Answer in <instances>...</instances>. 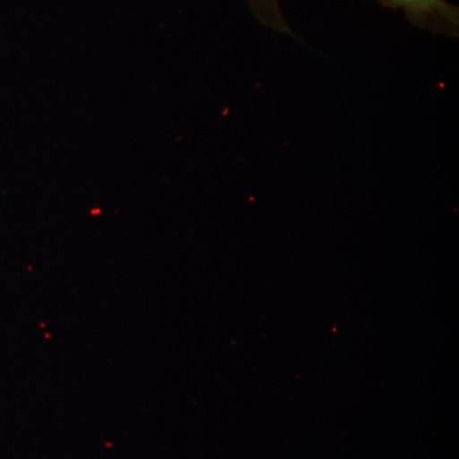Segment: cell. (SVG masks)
I'll list each match as a JSON object with an SVG mask.
<instances>
[{
    "mask_svg": "<svg viewBox=\"0 0 459 459\" xmlns=\"http://www.w3.org/2000/svg\"><path fill=\"white\" fill-rule=\"evenodd\" d=\"M383 7L402 11L411 25L434 35L459 36V8L448 0H376Z\"/></svg>",
    "mask_w": 459,
    "mask_h": 459,
    "instance_id": "obj_1",
    "label": "cell"
},
{
    "mask_svg": "<svg viewBox=\"0 0 459 459\" xmlns=\"http://www.w3.org/2000/svg\"><path fill=\"white\" fill-rule=\"evenodd\" d=\"M253 16L263 26L273 30V31L285 33V35L298 38L290 26L287 25L282 11H281L279 0H247Z\"/></svg>",
    "mask_w": 459,
    "mask_h": 459,
    "instance_id": "obj_2",
    "label": "cell"
}]
</instances>
